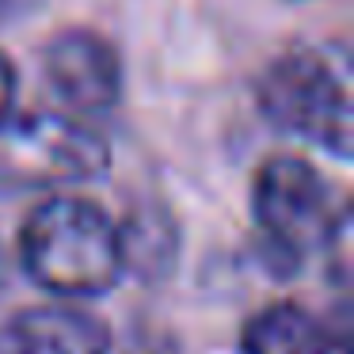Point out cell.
<instances>
[{
    "mask_svg": "<svg viewBox=\"0 0 354 354\" xmlns=\"http://www.w3.org/2000/svg\"><path fill=\"white\" fill-rule=\"evenodd\" d=\"M19 263L35 286L57 297H100L126 274L118 225L100 202L77 194L46 198L27 214Z\"/></svg>",
    "mask_w": 354,
    "mask_h": 354,
    "instance_id": "6da1fadb",
    "label": "cell"
},
{
    "mask_svg": "<svg viewBox=\"0 0 354 354\" xmlns=\"http://www.w3.org/2000/svg\"><path fill=\"white\" fill-rule=\"evenodd\" d=\"M351 54L339 42L286 50L259 80L263 118L335 160H351Z\"/></svg>",
    "mask_w": 354,
    "mask_h": 354,
    "instance_id": "7a4b0ae2",
    "label": "cell"
},
{
    "mask_svg": "<svg viewBox=\"0 0 354 354\" xmlns=\"http://www.w3.org/2000/svg\"><path fill=\"white\" fill-rule=\"evenodd\" d=\"M252 217L267 255L297 270L313 252L346 244V206L301 156H270L252 179ZM282 270V274H286Z\"/></svg>",
    "mask_w": 354,
    "mask_h": 354,
    "instance_id": "3957f363",
    "label": "cell"
},
{
    "mask_svg": "<svg viewBox=\"0 0 354 354\" xmlns=\"http://www.w3.org/2000/svg\"><path fill=\"white\" fill-rule=\"evenodd\" d=\"M111 168V145L62 111L0 115V194L92 183Z\"/></svg>",
    "mask_w": 354,
    "mask_h": 354,
    "instance_id": "277c9868",
    "label": "cell"
},
{
    "mask_svg": "<svg viewBox=\"0 0 354 354\" xmlns=\"http://www.w3.org/2000/svg\"><path fill=\"white\" fill-rule=\"evenodd\" d=\"M42 69L54 95L80 115H107L122 100V62L100 31L69 27L54 35Z\"/></svg>",
    "mask_w": 354,
    "mask_h": 354,
    "instance_id": "5b68a950",
    "label": "cell"
},
{
    "mask_svg": "<svg viewBox=\"0 0 354 354\" xmlns=\"http://www.w3.org/2000/svg\"><path fill=\"white\" fill-rule=\"evenodd\" d=\"M0 354H111V328L77 305H35L0 320Z\"/></svg>",
    "mask_w": 354,
    "mask_h": 354,
    "instance_id": "8992f818",
    "label": "cell"
},
{
    "mask_svg": "<svg viewBox=\"0 0 354 354\" xmlns=\"http://www.w3.org/2000/svg\"><path fill=\"white\" fill-rule=\"evenodd\" d=\"M324 324L297 301H274L240 331V354H313Z\"/></svg>",
    "mask_w": 354,
    "mask_h": 354,
    "instance_id": "52a82bcc",
    "label": "cell"
},
{
    "mask_svg": "<svg viewBox=\"0 0 354 354\" xmlns=\"http://www.w3.org/2000/svg\"><path fill=\"white\" fill-rule=\"evenodd\" d=\"M118 236H122L126 270L153 274V270L171 267V255H176V232H171V221L164 214H156V209H141V214H133L126 225H118Z\"/></svg>",
    "mask_w": 354,
    "mask_h": 354,
    "instance_id": "ba28073f",
    "label": "cell"
},
{
    "mask_svg": "<svg viewBox=\"0 0 354 354\" xmlns=\"http://www.w3.org/2000/svg\"><path fill=\"white\" fill-rule=\"evenodd\" d=\"M313 354H351V328H346V320L335 324V328L324 324V335H320Z\"/></svg>",
    "mask_w": 354,
    "mask_h": 354,
    "instance_id": "9c48e42d",
    "label": "cell"
},
{
    "mask_svg": "<svg viewBox=\"0 0 354 354\" xmlns=\"http://www.w3.org/2000/svg\"><path fill=\"white\" fill-rule=\"evenodd\" d=\"M12 95H16V69L4 54H0V115L12 111Z\"/></svg>",
    "mask_w": 354,
    "mask_h": 354,
    "instance_id": "30bf717a",
    "label": "cell"
},
{
    "mask_svg": "<svg viewBox=\"0 0 354 354\" xmlns=\"http://www.w3.org/2000/svg\"><path fill=\"white\" fill-rule=\"evenodd\" d=\"M8 282H12V259H8V252H4V244H0V297H4Z\"/></svg>",
    "mask_w": 354,
    "mask_h": 354,
    "instance_id": "8fae6325",
    "label": "cell"
},
{
    "mask_svg": "<svg viewBox=\"0 0 354 354\" xmlns=\"http://www.w3.org/2000/svg\"><path fill=\"white\" fill-rule=\"evenodd\" d=\"M4 8H8V0H0V16H4Z\"/></svg>",
    "mask_w": 354,
    "mask_h": 354,
    "instance_id": "7c38bea8",
    "label": "cell"
}]
</instances>
